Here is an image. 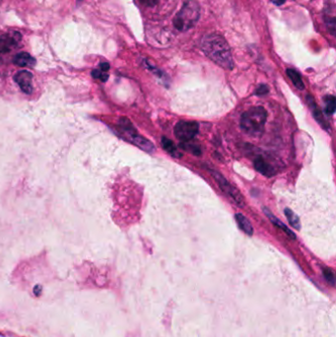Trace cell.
I'll return each instance as SVG.
<instances>
[{"instance_id":"cell-5","label":"cell","mask_w":336,"mask_h":337,"mask_svg":"<svg viewBox=\"0 0 336 337\" xmlns=\"http://www.w3.org/2000/svg\"><path fill=\"white\" fill-rule=\"evenodd\" d=\"M209 172H211V174L213 176V178H215V180L217 182L218 186H220V188L233 200L235 202L236 205L244 207V196L240 194V192L236 190L234 186H232L220 172H215L213 170H209Z\"/></svg>"},{"instance_id":"cell-18","label":"cell","mask_w":336,"mask_h":337,"mask_svg":"<svg viewBox=\"0 0 336 337\" xmlns=\"http://www.w3.org/2000/svg\"><path fill=\"white\" fill-rule=\"evenodd\" d=\"M160 0H139V2L146 7H154L159 3Z\"/></svg>"},{"instance_id":"cell-14","label":"cell","mask_w":336,"mask_h":337,"mask_svg":"<svg viewBox=\"0 0 336 337\" xmlns=\"http://www.w3.org/2000/svg\"><path fill=\"white\" fill-rule=\"evenodd\" d=\"M336 101L334 96H328L326 97V114H334L336 112Z\"/></svg>"},{"instance_id":"cell-13","label":"cell","mask_w":336,"mask_h":337,"mask_svg":"<svg viewBox=\"0 0 336 337\" xmlns=\"http://www.w3.org/2000/svg\"><path fill=\"white\" fill-rule=\"evenodd\" d=\"M161 143H162V147L168 152V154L174 156V157H178L180 155H178V150H176V145L174 144V142L172 140L168 139L167 137H162V140H161Z\"/></svg>"},{"instance_id":"cell-9","label":"cell","mask_w":336,"mask_h":337,"mask_svg":"<svg viewBox=\"0 0 336 337\" xmlns=\"http://www.w3.org/2000/svg\"><path fill=\"white\" fill-rule=\"evenodd\" d=\"M236 221L238 223V228L244 231V233H246L248 236H252L254 234V228L250 222V220L244 216L240 213L236 214Z\"/></svg>"},{"instance_id":"cell-4","label":"cell","mask_w":336,"mask_h":337,"mask_svg":"<svg viewBox=\"0 0 336 337\" xmlns=\"http://www.w3.org/2000/svg\"><path fill=\"white\" fill-rule=\"evenodd\" d=\"M21 36L16 32L2 34L0 36V62L9 60V56L14 58L18 52L19 40Z\"/></svg>"},{"instance_id":"cell-3","label":"cell","mask_w":336,"mask_h":337,"mask_svg":"<svg viewBox=\"0 0 336 337\" xmlns=\"http://www.w3.org/2000/svg\"><path fill=\"white\" fill-rule=\"evenodd\" d=\"M200 5L196 0H186L174 18V26L180 32L194 28L200 18Z\"/></svg>"},{"instance_id":"cell-16","label":"cell","mask_w":336,"mask_h":337,"mask_svg":"<svg viewBox=\"0 0 336 337\" xmlns=\"http://www.w3.org/2000/svg\"><path fill=\"white\" fill-rule=\"evenodd\" d=\"M269 89L268 87V85H264V84H262L260 85L258 88H256V94L258 95V96H264L266 94L268 93Z\"/></svg>"},{"instance_id":"cell-11","label":"cell","mask_w":336,"mask_h":337,"mask_svg":"<svg viewBox=\"0 0 336 337\" xmlns=\"http://www.w3.org/2000/svg\"><path fill=\"white\" fill-rule=\"evenodd\" d=\"M286 73L288 75V77L291 79V81L293 82L294 86L299 89V90H304V84L302 82V77L300 75L299 72H297L294 69H287Z\"/></svg>"},{"instance_id":"cell-6","label":"cell","mask_w":336,"mask_h":337,"mask_svg":"<svg viewBox=\"0 0 336 337\" xmlns=\"http://www.w3.org/2000/svg\"><path fill=\"white\" fill-rule=\"evenodd\" d=\"M200 130V124L196 122H178L174 126V135L182 142H190Z\"/></svg>"},{"instance_id":"cell-7","label":"cell","mask_w":336,"mask_h":337,"mask_svg":"<svg viewBox=\"0 0 336 337\" xmlns=\"http://www.w3.org/2000/svg\"><path fill=\"white\" fill-rule=\"evenodd\" d=\"M254 168L256 170L260 172L262 174L266 176H272L275 174L274 168L268 163L262 157H258L254 161Z\"/></svg>"},{"instance_id":"cell-15","label":"cell","mask_w":336,"mask_h":337,"mask_svg":"<svg viewBox=\"0 0 336 337\" xmlns=\"http://www.w3.org/2000/svg\"><path fill=\"white\" fill-rule=\"evenodd\" d=\"M324 278L326 279V281L330 284L334 285L336 278H334V274L332 270H330V268H326V270H324Z\"/></svg>"},{"instance_id":"cell-17","label":"cell","mask_w":336,"mask_h":337,"mask_svg":"<svg viewBox=\"0 0 336 337\" xmlns=\"http://www.w3.org/2000/svg\"><path fill=\"white\" fill-rule=\"evenodd\" d=\"M146 66H148V68L155 74V75H157L158 77H160V78H162V79H164V72H162L161 70H159V69H157V68H155V66H150L148 62L146 64Z\"/></svg>"},{"instance_id":"cell-19","label":"cell","mask_w":336,"mask_h":337,"mask_svg":"<svg viewBox=\"0 0 336 337\" xmlns=\"http://www.w3.org/2000/svg\"><path fill=\"white\" fill-rule=\"evenodd\" d=\"M272 2H273L275 5H277V6H280V5L284 4V3L286 2V0H272Z\"/></svg>"},{"instance_id":"cell-12","label":"cell","mask_w":336,"mask_h":337,"mask_svg":"<svg viewBox=\"0 0 336 337\" xmlns=\"http://www.w3.org/2000/svg\"><path fill=\"white\" fill-rule=\"evenodd\" d=\"M284 213H285V216H286V218H287L289 224H290L293 228H295V229H297V230H300V229H301V222H300L299 217L294 213V211L291 210L290 208H286V209L284 210Z\"/></svg>"},{"instance_id":"cell-8","label":"cell","mask_w":336,"mask_h":337,"mask_svg":"<svg viewBox=\"0 0 336 337\" xmlns=\"http://www.w3.org/2000/svg\"><path fill=\"white\" fill-rule=\"evenodd\" d=\"M308 104H310V108H312V114H314L316 120V122H318L324 128V130H330V126H328V124H326V120H324V116H322V110L318 108V106H316V104L314 100L310 96H308Z\"/></svg>"},{"instance_id":"cell-1","label":"cell","mask_w":336,"mask_h":337,"mask_svg":"<svg viewBox=\"0 0 336 337\" xmlns=\"http://www.w3.org/2000/svg\"><path fill=\"white\" fill-rule=\"evenodd\" d=\"M202 50L204 54L213 62L224 69L232 70L234 60L228 42L221 34H206L202 40Z\"/></svg>"},{"instance_id":"cell-2","label":"cell","mask_w":336,"mask_h":337,"mask_svg":"<svg viewBox=\"0 0 336 337\" xmlns=\"http://www.w3.org/2000/svg\"><path fill=\"white\" fill-rule=\"evenodd\" d=\"M268 112L262 106H252L244 112L240 116V128L252 137H260L264 134Z\"/></svg>"},{"instance_id":"cell-10","label":"cell","mask_w":336,"mask_h":337,"mask_svg":"<svg viewBox=\"0 0 336 337\" xmlns=\"http://www.w3.org/2000/svg\"><path fill=\"white\" fill-rule=\"evenodd\" d=\"M264 212L266 213V215L268 216V218L271 221V223H272L274 226H276V227L279 228V229H282L288 236H291L292 238H296L295 234H294L288 227H286V225H284V224H283L277 217H275V216L269 211L266 207L264 208Z\"/></svg>"}]
</instances>
